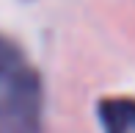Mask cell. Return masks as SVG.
<instances>
[{
	"label": "cell",
	"instance_id": "6da1fadb",
	"mask_svg": "<svg viewBox=\"0 0 135 133\" xmlns=\"http://www.w3.org/2000/svg\"><path fill=\"white\" fill-rule=\"evenodd\" d=\"M44 92L22 47L0 33V133H41Z\"/></svg>",
	"mask_w": 135,
	"mask_h": 133
},
{
	"label": "cell",
	"instance_id": "7a4b0ae2",
	"mask_svg": "<svg viewBox=\"0 0 135 133\" xmlns=\"http://www.w3.org/2000/svg\"><path fill=\"white\" fill-rule=\"evenodd\" d=\"M102 133H135V97H105L97 105Z\"/></svg>",
	"mask_w": 135,
	"mask_h": 133
}]
</instances>
